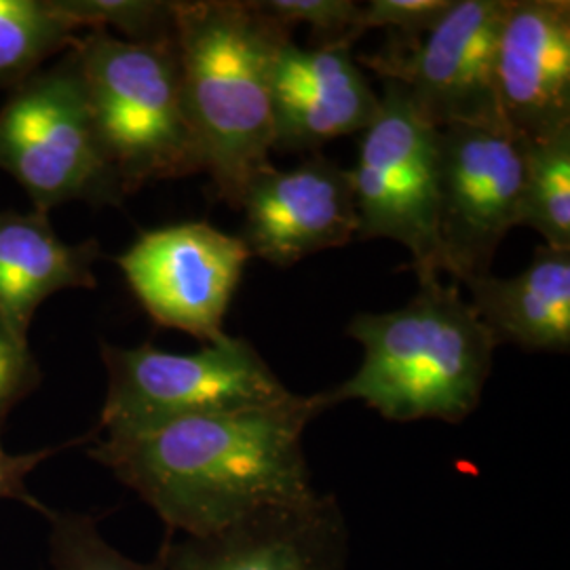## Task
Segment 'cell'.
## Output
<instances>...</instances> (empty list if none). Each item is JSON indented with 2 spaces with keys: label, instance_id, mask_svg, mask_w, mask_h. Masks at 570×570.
I'll use <instances>...</instances> for the list:
<instances>
[{
  "label": "cell",
  "instance_id": "cell-1",
  "mask_svg": "<svg viewBox=\"0 0 570 570\" xmlns=\"http://www.w3.org/2000/svg\"><path fill=\"white\" fill-rule=\"evenodd\" d=\"M322 395L104 433L87 454L134 490L171 532L205 537L261 511L311 501L308 423Z\"/></svg>",
  "mask_w": 570,
  "mask_h": 570
},
{
  "label": "cell",
  "instance_id": "cell-2",
  "mask_svg": "<svg viewBox=\"0 0 570 570\" xmlns=\"http://www.w3.org/2000/svg\"><path fill=\"white\" fill-rule=\"evenodd\" d=\"M289 30L256 0H176L184 106L218 197L239 207L275 150L271 75Z\"/></svg>",
  "mask_w": 570,
  "mask_h": 570
},
{
  "label": "cell",
  "instance_id": "cell-3",
  "mask_svg": "<svg viewBox=\"0 0 570 570\" xmlns=\"http://www.w3.org/2000/svg\"><path fill=\"white\" fill-rule=\"evenodd\" d=\"M346 334L364 346L360 370L327 393L326 406L364 402L395 423H461L480 406L497 341L459 284L419 279V294L397 311L360 313Z\"/></svg>",
  "mask_w": 570,
  "mask_h": 570
},
{
  "label": "cell",
  "instance_id": "cell-4",
  "mask_svg": "<svg viewBox=\"0 0 570 570\" xmlns=\"http://www.w3.org/2000/svg\"><path fill=\"white\" fill-rule=\"evenodd\" d=\"M104 153L122 195L204 171L184 106L174 32L155 41L89 30L70 45Z\"/></svg>",
  "mask_w": 570,
  "mask_h": 570
},
{
  "label": "cell",
  "instance_id": "cell-5",
  "mask_svg": "<svg viewBox=\"0 0 570 570\" xmlns=\"http://www.w3.org/2000/svg\"><path fill=\"white\" fill-rule=\"evenodd\" d=\"M0 169L42 214L68 202L121 205V184L104 153L72 51L11 89L0 106Z\"/></svg>",
  "mask_w": 570,
  "mask_h": 570
},
{
  "label": "cell",
  "instance_id": "cell-6",
  "mask_svg": "<svg viewBox=\"0 0 570 570\" xmlns=\"http://www.w3.org/2000/svg\"><path fill=\"white\" fill-rule=\"evenodd\" d=\"M108 391L100 429L134 431L279 404L292 395L252 343L239 336L197 353L102 345Z\"/></svg>",
  "mask_w": 570,
  "mask_h": 570
},
{
  "label": "cell",
  "instance_id": "cell-7",
  "mask_svg": "<svg viewBox=\"0 0 570 570\" xmlns=\"http://www.w3.org/2000/svg\"><path fill=\"white\" fill-rule=\"evenodd\" d=\"M379 110L362 131L357 164L348 169L360 239H393L412 254L419 279L440 275L438 245V127L425 121L406 89L383 81Z\"/></svg>",
  "mask_w": 570,
  "mask_h": 570
},
{
  "label": "cell",
  "instance_id": "cell-8",
  "mask_svg": "<svg viewBox=\"0 0 570 570\" xmlns=\"http://www.w3.org/2000/svg\"><path fill=\"white\" fill-rule=\"evenodd\" d=\"M524 150L503 121L438 129L440 271L454 284L489 275L501 242L522 226Z\"/></svg>",
  "mask_w": 570,
  "mask_h": 570
},
{
  "label": "cell",
  "instance_id": "cell-9",
  "mask_svg": "<svg viewBox=\"0 0 570 570\" xmlns=\"http://www.w3.org/2000/svg\"><path fill=\"white\" fill-rule=\"evenodd\" d=\"M510 0H452L449 11L412 42L389 41L360 61L383 81L400 82L433 127L503 121L494 96V60Z\"/></svg>",
  "mask_w": 570,
  "mask_h": 570
},
{
  "label": "cell",
  "instance_id": "cell-10",
  "mask_svg": "<svg viewBox=\"0 0 570 570\" xmlns=\"http://www.w3.org/2000/svg\"><path fill=\"white\" fill-rule=\"evenodd\" d=\"M249 258L239 235L209 223H180L144 230L117 265L157 326L214 345L228 336L226 311Z\"/></svg>",
  "mask_w": 570,
  "mask_h": 570
},
{
  "label": "cell",
  "instance_id": "cell-11",
  "mask_svg": "<svg viewBox=\"0 0 570 570\" xmlns=\"http://www.w3.org/2000/svg\"><path fill=\"white\" fill-rule=\"evenodd\" d=\"M239 209L249 256L292 266L357 237L360 220L348 169L322 155L294 169L271 164L247 184Z\"/></svg>",
  "mask_w": 570,
  "mask_h": 570
},
{
  "label": "cell",
  "instance_id": "cell-12",
  "mask_svg": "<svg viewBox=\"0 0 570 570\" xmlns=\"http://www.w3.org/2000/svg\"><path fill=\"white\" fill-rule=\"evenodd\" d=\"M348 527L334 494L261 511L205 537H169L164 570H346Z\"/></svg>",
  "mask_w": 570,
  "mask_h": 570
},
{
  "label": "cell",
  "instance_id": "cell-13",
  "mask_svg": "<svg viewBox=\"0 0 570 570\" xmlns=\"http://www.w3.org/2000/svg\"><path fill=\"white\" fill-rule=\"evenodd\" d=\"M503 122L522 142L570 129V2L510 0L494 60Z\"/></svg>",
  "mask_w": 570,
  "mask_h": 570
},
{
  "label": "cell",
  "instance_id": "cell-14",
  "mask_svg": "<svg viewBox=\"0 0 570 570\" xmlns=\"http://www.w3.org/2000/svg\"><path fill=\"white\" fill-rule=\"evenodd\" d=\"M275 150L305 153L364 131L379 110L351 45L322 42L303 49L285 41L271 75Z\"/></svg>",
  "mask_w": 570,
  "mask_h": 570
},
{
  "label": "cell",
  "instance_id": "cell-15",
  "mask_svg": "<svg viewBox=\"0 0 570 570\" xmlns=\"http://www.w3.org/2000/svg\"><path fill=\"white\" fill-rule=\"evenodd\" d=\"M102 256L96 239L61 242L49 214L0 212V315L28 341L37 308L70 287H96L94 265Z\"/></svg>",
  "mask_w": 570,
  "mask_h": 570
},
{
  "label": "cell",
  "instance_id": "cell-16",
  "mask_svg": "<svg viewBox=\"0 0 570 570\" xmlns=\"http://www.w3.org/2000/svg\"><path fill=\"white\" fill-rule=\"evenodd\" d=\"M471 306L497 345L569 353L570 249L539 247L513 277L480 275L463 282Z\"/></svg>",
  "mask_w": 570,
  "mask_h": 570
},
{
  "label": "cell",
  "instance_id": "cell-17",
  "mask_svg": "<svg viewBox=\"0 0 570 570\" xmlns=\"http://www.w3.org/2000/svg\"><path fill=\"white\" fill-rule=\"evenodd\" d=\"M79 30L61 0H0V87L28 81L42 61L70 49Z\"/></svg>",
  "mask_w": 570,
  "mask_h": 570
},
{
  "label": "cell",
  "instance_id": "cell-18",
  "mask_svg": "<svg viewBox=\"0 0 570 570\" xmlns=\"http://www.w3.org/2000/svg\"><path fill=\"white\" fill-rule=\"evenodd\" d=\"M522 226L534 228L548 247L570 249V129L522 142Z\"/></svg>",
  "mask_w": 570,
  "mask_h": 570
},
{
  "label": "cell",
  "instance_id": "cell-19",
  "mask_svg": "<svg viewBox=\"0 0 570 570\" xmlns=\"http://www.w3.org/2000/svg\"><path fill=\"white\" fill-rule=\"evenodd\" d=\"M49 560L53 570H164L155 562H136L112 548L96 520L75 511H47Z\"/></svg>",
  "mask_w": 570,
  "mask_h": 570
},
{
  "label": "cell",
  "instance_id": "cell-20",
  "mask_svg": "<svg viewBox=\"0 0 570 570\" xmlns=\"http://www.w3.org/2000/svg\"><path fill=\"white\" fill-rule=\"evenodd\" d=\"M79 28H117L129 41H155L174 32V2L159 0H61Z\"/></svg>",
  "mask_w": 570,
  "mask_h": 570
},
{
  "label": "cell",
  "instance_id": "cell-21",
  "mask_svg": "<svg viewBox=\"0 0 570 570\" xmlns=\"http://www.w3.org/2000/svg\"><path fill=\"white\" fill-rule=\"evenodd\" d=\"M452 0H370L360 7L351 39H360L366 30L383 28L389 41L412 42L449 11Z\"/></svg>",
  "mask_w": 570,
  "mask_h": 570
},
{
  "label": "cell",
  "instance_id": "cell-22",
  "mask_svg": "<svg viewBox=\"0 0 570 570\" xmlns=\"http://www.w3.org/2000/svg\"><path fill=\"white\" fill-rule=\"evenodd\" d=\"M258 9L271 20L292 28L296 23L311 26L326 41L351 45V32L360 16V2L355 0H256Z\"/></svg>",
  "mask_w": 570,
  "mask_h": 570
},
{
  "label": "cell",
  "instance_id": "cell-23",
  "mask_svg": "<svg viewBox=\"0 0 570 570\" xmlns=\"http://www.w3.org/2000/svg\"><path fill=\"white\" fill-rule=\"evenodd\" d=\"M41 385V367L30 343L0 315V428L11 410Z\"/></svg>",
  "mask_w": 570,
  "mask_h": 570
},
{
  "label": "cell",
  "instance_id": "cell-24",
  "mask_svg": "<svg viewBox=\"0 0 570 570\" xmlns=\"http://www.w3.org/2000/svg\"><path fill=\"white\" fill-rule=\"evenodd\" d=\"M60 449H42L23 454H11L2 446V428H0V501H20L32 510L47 515V508L37 501L26 489V478L41 465L45 459L53 456Z\"/></svg>",
  "mask_w": 570,
  "mask_h": 570
}]
</instances>
